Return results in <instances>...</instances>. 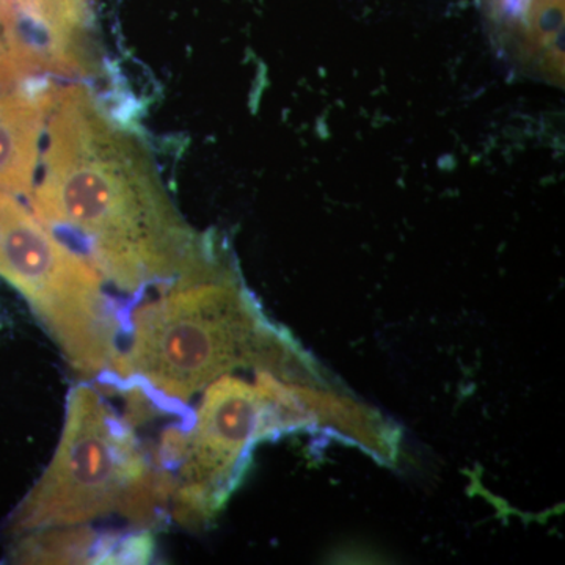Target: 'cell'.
<instances>
[{"label": "cell", "instance_id": "3957f363", "mask_svg": "<svg viewBox=\"0 0 565 565\" xmlns=\"http://www.w3.org/2000/svg\"><path fill=\"white\" fill-rule=\"evenodd\" d=\"M172 494L173 482L141 448L131 423L82 384L71 390L54 459L18 508L11 531L28 534L117 514L147 526Z\"/></svg>", "mask_w": 565, "mask_h": 565}, {"label": "cell", "instance_id": "277c9868", "mask_svg": "<svg viewBox=\"0 0 565 565\" xmlns=\"http://www.w3.org/2000/svg\"><path fill=\"white\" fill-rule=\"evenodd\" d=\"M0 275L32 305L82 377H109L120 355L121 321L102 277L13 193L0 191Z\"/></svg>", "mask_w": 565, "mask_h": 565}, {"label": "cell", "instance_id": "52a82bcc", "mask_svg": "<svg viewBox=\"0 0 565 565\" xmlns=\"http://www.w3.org/2000/svg\"><path fill=\"white\" fill-rule=\"evenodd\" d=\"M44 68L57 74L84 70L85 31L90 0H14Z\"/></svg>", "mask_w": 565, "mask_h": 565}, {"label": "cell", "instance_id": "6da1fadb", "mask_svg": "<svg viewBox=\"0 0 565 565\" xmlns=\"http://www.w3.org/2000/svg\"><path fill=\"white\" fill-rule=\"evenodd\" d=\"M47 147L33 214L125 291L223 269L185 225L143 148L84 88H47Z\"/></svg>", "mask_w": 565, "mask_h": 565}, {"label": "cell", "instance_id": "9c48e42d", "mask_svg": "<svg viewBox=\"0 0 565 565\" xmlns=\"http://www.w3.org/2000/svg\"><path fill=\"white\" fill-rule=\"evenodd\" d=\"M22 539L14 561L24 564H93L99 537L88 527L58 526Z\"/></svg>", "mask_w": 565, "mask_h": 565}, {"label": "cell", "instance_id": "ba28073f", "mask_svg": "<svg viewBox=\"0 0 565 565\" xmlns=\"http://www.w3.org/2000/svg\"><path fill=\"white\" fill-rule=\"evenodd\" d=\"M44 73L31 32L14 0H0V93L14 92Z\"/></svg>", "mask_w": 565, "mask_h": 565}, {"label": "cell", "instance_id": "5b68a950", "mask_svg": "<svg viewBox=\"0 0 565 565\" xmlns=\"http://www.w3.org/2000/svg\"><path fill=\"white\" fill-rule=\"evenodd\" d=\"M263 370L256 384L221 375L210 386L185 435L173 482L174 515L182 523L207 522L244 473L253 446L286 433Z\"/></svg>", "mask_w": 565, "mask_h": 565}, {"label": "cell", "instance_id": "8992f818", "mask_svg": "<svg viewBox=\"0 0 565 565\" xmlns=\"http://www.w3.org/2000/svg\"><path fill=\"white\" fill-rule=\"evenodd\" d=\"M44 118L46 90L0 93V191L31 193Z\"/></svg>", "mask_w": 565, "mask_h": 565}, {"label": "cell", "instance_id": "7a4b0ae2", "mask_svg": "<svg viewBox=\"0 0 565 565\" xmlns=\"http://www.w3.org/2000/svg\"><path fill=\"white\" fill-rule=\"evenodd\" d=\"M291 341L267 323L228 269L174 282L141 305L129 322V345L106 381L137 388L158 408H178L226 371L245 364L282 379H315Z\"/></svg>", "mask_w": 565, "mask_h": 565}]
</instances>
